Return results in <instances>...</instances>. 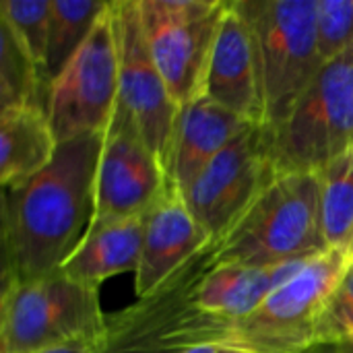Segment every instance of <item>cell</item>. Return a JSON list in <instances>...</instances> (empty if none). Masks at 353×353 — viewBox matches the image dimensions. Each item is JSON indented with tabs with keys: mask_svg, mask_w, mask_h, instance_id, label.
I'll return each instance as SVG.
<instances>
[{
	"mask_svg": "<svg viewBox=\"0 0 353 353\" xmlns=\"http://www.w3.org/2000/svg\"><path fill=\"white\" fill-rule=\"evenodd\" d=\"M103 134L58 143L35 176L4 186V281H33L60 271L95 217V178Z\"/></svg>",
	"mask_w": 353,
	"mask_h": 353,
	"instance_id": "cell-1",
	"label": "cell"
},
{
	"mask_svg": "<svg viewBox=\"0 0 353 353\" xmlns=\"http://www.w3.org/2000/svg\"><path fill=\"white\" fill-rule=\"evenodd\" d=\"M211 242L155 292L108 319L99 353H182L201 345H228L234 321L205 312L196 292L217 265Z\"/></svg>",
	"mask_w": 353,
	"mask_h": 353,
	"instance_id": "cell-2",
	"label": "cell"
},
{
	"mask_svg": "<svg viewBox=\"0 0 353 353\" xmlns=\"http://www.w3.org/2000/svg\"><path fill=\"white\" fill-rule=\"evenodd\" d=\"M327 250L319 174L283 172L219 242L217 265L269 269Z\"/></svg>",
	"mask_w": 353,
	"mask_h": 353,
	"instance_id": "cell-3",
	"label": "cell"
},
{
	"mask_svg": "<svg viewBox=\"0 0 353 353\" xmlns=\"http://www.w3.org/2000/svg\"><path fill=\"white\" fill-rule=\"evenodd\" d=\"M99 288L54 271L33 281H4L0 300L2 353H33L105 333Z\"/></svg>",
	"mask_w": 353,
	"mask_h": 353,
	"instance_id": "cell-4",
	"label": "cell"
},
{
	"mask_svg": "<svg viewBox=\"0 0 353 353\" xmlns=\"http://www.w3.org/2000/svg\"><path fill=\"white\" fill-rule=\"evenodd\" d=\"M261 60L265 120L279 128L325 64L319 52V0H238Z\"/></svg>",
	"mask_w": 353,
	"mask_h": 353,
	"instance_id": "cell-5",
	"label": "cell"
},
{
	"mask_svg": "<svg viewBox=\"0 0 353 353\" xmlns=\"http://www.w3.org/2000/svg\"><path fill=\"white\" fill-rule=\"evenodd\" d=\"M353 256L329 248L275 290L252 314L234 321L230 347L246 353H306L319 347L325 308Z\"/></svg>",
	"mask_w": 353,
	"mask_h": 353,
	"instance_id": "cell-6",
	"label": "cell"
},
{
	"mask_svg": "<svg viewBox=\"0 0 353 353\" xmlns=\"http://www.w3.org/2000/svg\"><path fill=\"white\" fill-rule=\"evenodd\" d=\"M353 151V46L325 62L288 120L273 130L279 174H319Z\"/></svg>",
	"mask_w": 353,
	"mask_h": 353,
	"instance_id": "cell-7",
	"label": "cell"
},
{
	"mask_svg": "<svg viewBox=\"0 0 353 353\" xmlns=\"http://www.w3.org/2000/svg\"><path fill=\"white\" fill-rule=\"evenodd\" d=\"M120 99L116 2H108L85 43L48 87L46 112L58 143L103 134Z\"/></svg>",
	"mask_w": 353,
	"mask_h": 353,
	"instance_id": "cell-8",
	"label": "cell"
},
{
	"mask_svg": "<svg viewBox=\"0 0 353 353\" xmlns=\"http://www.w3.org/2000/svg\"><path fill=\"white\" fill-rule=\"evenodd\" d=\"M273 130L246 126L182 192V199L213 242H221L277 178Z\"/></svg>",
	"mask_w": 353,
	"mask_h": 353,
	"instance_id": "cell-9",
	"label": "cell"
},
{
	"mask_svg": "<svg viewBox=\"0 0 353 353\" xmlns=\"http://www.w3.org/2000/svg\"><path fill=\"white\" fill-rule=\"evenodd\" d=\"M228 0H139L145 41L174 101L201 95Z\"/></svg>",
	"mask_w": 353,
	"mask_h": 353,
	"instance_id": "cell-10",
	"label": "cell"
},
{
	"mask_svg": "<svg viewBox=\"0 0 353 353\" xmlns=\"http://www.w3.org/2000/svg\"><path fill=\"white\" fill-rule=\"evenodd\" d=\"M170 186L168 172L149 149L130 112L118 101L103 132L91 225L145 215Z\"/></svg>",
	"mask_w": 353,
	"mask_h": 353,
	"instance_id": "cell-11",
	"label": "cell"
},
{
	"mask_svg": "<svg viewBox=\"0 0 353 353\" xmlns=\"http://www.w3.org/2000/svg\"><path fill=\"white\" fill-rule=\"evenodd\" d=\"M120 48V103L134 118L149 149L168 172L180 105L174 101L145 41L139 0H116Z\"/></svg>",
	"mask_w": 353,
	"mask_h": 353,
	"instance_id": "cell-12",
	"label": "cell"
},
{
	"mask_svg": "<svg viewBox=\"0 0 353 353\" xmlns=\"http://www.w3.org/2000/svg\"><path fill=\"white\" fill-rule=\"evenodd\" d=\"M201 95L248 124H267L259 46L254 29L238 0L225 6Z\"/></svg>",
	"mask_w": 353,
	"mask_h": 353,
	"instance_id": "cell-13",
	"label": "cell"
},
{
	"mask_svg": "<svg viewBox=\"0 0 353 353\" xmlns=\"http://www.w3.org/2000/svg\"><path fill=\"white\" fill-rule=\"evenodd\" d=\"M211 242L182 194L170 184L145 215L143 252L134 273L137 298L155 292Z\"/></svg>",
	"mask_w": 353,
	"mask_h": 353,
	"instance_id": "cell-14",
	"label": "cell"
},
{
	"mask_svg": "<svg viewBox=\"0 0 353 353\" xmlns=\"http://www.w3.org/2000/svg\"><path fill=\"white\" fill-rule=\"evenodd\" d=\"M246 126L250 124L203 95L182 105L168 161L170 184L182 194Z\"/></svg>",
	"mask_w": 353,
	"mask_h": 353,
	"instance_id": "cell-15",
	"label": "cell"
},
{
	"mask_svg": "<svg viewBox=\"0 0 353 353\" xmlns=\"http://www.w3.org/2000/svg\"><path fill=\"white\" fill-rule=\"evenodd\" d=\"M310 261H292L269 269L215 265L196 292V304L205 312L228 321H240L252 314L275 290L298 275Z\"/></svg>",
	"mask_w": 353,
	"mask_h": 353,
	"instance_id": "cell-16",
	"label": "cell"
},
{
	"mask_svg": "<svg viewBox=\"0 0 353 353\" xmlns=\"http://www.w3.org/2000/svg\"><path fill=\"white\" fill-rule=\"evenodd\" d=\"M58 139L46 105L25 103L0 110V182L19 184L41 172L56 155Z\"/></svg>",
	"mask_w": 353,
	"mask_h": 353,
	"instance_id": "cell-17",
	"label": "cell"
},
{
	"mask_svg": "<svg viewBox=\"0 0 353 353\" xmlns=\"http://www.w3.org/2000/svg\"><path fill=\"white\" fill-rule=\"evenodd\" d=\"M145 215L116 223L91 225L81 246L60 271L79 283L95 288L112 275L128 271L137 273L143 252Z\"/></svg>",
	"mask_w": 353,
	"mask_h": 353,
	"instance_id": "cell-18",
	"label": "cell"
},
{
	"mask_svg": "<svg viewBox=\"0 0 353 353\" xmlns=\"http://www.w3.org/2000/svg\"><path fill=\"white\" fill-rule=\"evenodd\" d=\"M50 43L46 60V77L52 83L54 77L70 62L79 48L89 37L97 19L105 10L108 2L97 0H50Z\"/></svg>",
	"mask_w": 353,
	"mask_h": 353,
	"instance_id": "cell-19",
	"label": "cell"
},
{
	"mask_svg": "<svg viewBox=\"0 0 353 353\" xmlns=\"http://www.w3.org/2000/svg\"><path fill=\"white\" fill-rule=\"evenodd\" d=\"M319 178L327 246L353 256V151L321 170Z\"/></svg>",
	"mask_w": 353,
	"mask_h": 353,
	"instance_id": "cell-20",
	"label": "cell"
},
{
	"mask_svg": "<svg viewBox=\"0 0 353 353\" xmlns=\"http://www.w3.org/2000/svg\"><path fill=\"white\" fill-rule=\"evenodd\" d=\"M50 81L37 68L12 29L0 21V101L2 108L46 105Z\"/></svg>",
	"mask_w": 353,
	"mask_h": 353,
	"instance_id": "cell-21",
	"label": "cell"
},
{
	"mask_svg": "<svg viewBox=\"0 0 353 353\" xmlns=\"http://www.w3.org/2000/svg\"><path fill=\"white\" fill-rule=\"evenodd\" d=\"M0 21L12 29V33L19 37V41L25 46L29 56L46 77L52 21L50 0H2Z\"/></svg>",
	"mask_w": 353,
	"mask_h": 353,
	"instance_id": "cell-22",
	"label": "cell"
},
{
	"mask_svg": "<svg viewBox=\"0 0 353 353\" xmlns=\"http://www.w3.org/2000/svg\"><path fill=\"white\" fill-rule=\"evenodd\" d=\"M316 35L323 62H329L352 48L353 0H319Z\"/></svg>",
	"mask_w": 353,
	"mask_h": 353,
	"instance_id": "cell-23",
	"label": "cell"
},
{
	"mask_svg": "<svg viewBox=\"0 0 353 353\" xmlns=\"http://www.w3.org/2000/svg\"><path fill=\"white\" fill-rule=\"evenodd\" d=\"M353 335V263L335 288L319 325L321 345H341Z\"/></svg>",
	"mask_w": 353,
	"mask_h": 353,
	"instance_id": "cell-24",
	"label": "cell"
},
{
	"mask_svg": "<svg viewBox=\"0 0 353 353\" xmlns=\"http://www.w3.org/2000/svg\"><path fill=\"white\" fill-rule=\"evenodd\" d=\"M101 343H103V337H97V339H74V341H68V343H62V345L48 347V350L33 353H99L101 352Z\"/></svg>",
	"mask_w": 353,
	"mask_h": 353,
	"instance_id": "cell-25",
	"label": "cell"
},
{
	"mask_svg": "<svg viewBox=\"0 0 353 353\" xmlns=\"http://www.w3.org/2000/svg\"><path fill=\"white\" fill-rule=\"evenodd\" d=\"M182 353H246L236 350V347H230V345H201V347H192V350H186Z\"/></svg>",
	"mask_w": 353,
	"mask_h": 353,
	"instance_id": "cell-26",
	"label": "cell"
},
{
	"mask_svg": "<svg viewBox=\"0 0 353 353\" xmlns=\"http://www.w3.org/2000/svg\"><path fill=\"white\" fill-rule=\"evenodd\" d=\"M306 353H339V345H319Z\"/></svg>",
	"mask_w": 353,
	"mask_h": 353,
	"instance_id": "cell-27",
	"label": "cell"
},
{
	"mask_svg": "<svg viewBox=\"0 0 353 353\" xmlns=\"http://www.w3.org/2000/svg\"><path fill=\"white\" fill-rule=\"evenodd\" d=\"M339 353H353V345H350V343H341V345H339Z\"/></svg>",
	"mask_w": 353,
	"mask_h": 353,
	"instance_id": "cell-28",
	"label": "cell"
},
{
	"mask_svg": "<svg viewBox=\"0 0 353 353\" xmlns=\"http://www.w3.org/2000/svg\"><path fill=\"white\" fill-rule=\"evenodd\" d=\"M345 343H350V345H353V335H352V337H350V339H347V341H345Z\"/></svg>",
	"mask_w": 353,
	"mask_h": 353,
	"instance_id": "cell-29",
	"label": "cell"
}]
</instances>
